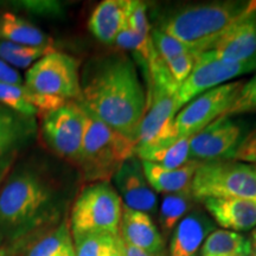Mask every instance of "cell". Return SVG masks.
<instances>
[{
	"label": "cell",
	"instance_id": "obj_14",
	"mask_svg": "<svg viewBox=\"0 0 256 256\" xmlns=\"http://www.w3.org/2000/svg\"><path fill=\"white\" fill-rule=\"evenodd\" d=\"M113 182L124 206L147 215L156 212L158 196L147 182L139 156H130L114 174Z\"/></svg>",
	"mask_w": 256,
	"mask_h": 256
},
{
	"label": "cell",
	"instance_id": "obj_2",
	"mask_svg": "<svg viewBox=\"0 0 256 256\" xmlns=\"http://www.w3.org/2000/svg\"><path fill=\"white\" fill-rule=\"evenodd\" d=\"M57 191L40 170L24 165L0 190V246L19 248L55 220Z\"/></svg>",
	"mask_w": 256,
	"mask_h": 256
},
{
	"label": "cell",
	"instance_id": "obj_24",
	"mask_svg": "<svg viewBox=\"0 0 256 256\" xmlns=\"http://www.w3.org/2000/svg\"><path fill=\"white\" fill-rule=\"evenodd\" d=\"M196 202L191 188L165 194L159 206V224L162 232L170 235L174 232L177 224L190 212Z\"/></svg>",
	"mask_w": 256,
	"mask_h": 256
},
{
	"label": "cell",
	"instance_id": "obj_18",
	"mask_svg": "<svg viewBox=\"0 0 256 256\" xmlns=\"http://www.w3.org/2000/svg\"><path fill=\"white\" fill-rule=\"evenodd\" d=\"M204 206L212 220L230 232H248L256 226V203L240 198H206Z\"/></svg>",
	"mask_w": 256,
	"mask_h": 256
},
{
	"label": "cell",
	"instance_id": "obj_15",
	"mask_svg": "<svg viewBox=\"0 0 256 256\" xmlns=\"http://www.w3.org/2000/svg\"><path fill=\"white\" fill-rule=\"evenodd\" d=\"M208 51L226 62L256 60V8L236 22Z\"/></svg>",
	"mask_w": 256,
	"mask_h": 256
},
{
	"label": "cell",
	"instance_id": "obj_5",
	"mask_svg": "<svg viewBox=\"0 0 256 256\" xmlns=\"http://www.w3.org/2000/svg\"><path fill=\"white\" fill-rule=\"evenodd\" d=\"M83 110L84 136L76 168L87 183L110 182L120 166L136 154V144Z\"/></svg>",
	"mask_w": 256,
	"mask_h": 256
},
{
	"label": "cell",
	"instance_id": "obj_33",
	"mask_svg": "<svg viewBox=\"0 0 256 256\" xmlns=\"http://www.w3.org/2000/svg\"><path fill=\"white\" fill-rule=\"evenodd\" d=\"M101 256H126L124 241L120 235L108 236Z\"/></svg>",
	"mask_w": 256,
	"mask_h": 256
},
{
	"label": "cell",
	"instance_id": "obj_4",
	"mask_svg": "<svg viewBox=\"0 0 256 256\" xmlns=\"http://www.w3.org/2000/svg\"><path fill=\"white\" fill-rule=\"evenodd\" d=\"M147 78V106L138 130L136 154L146 153L171 145L177 138L174 126L178 114L177 92L179 86L170 74L168 66L159 55L148 68Z\"/></svg>",
	"mask_w": 256,
	"mask_h": 256
},
{
	"label": "cell",
	"instance_id": "obj_28",
	"mask_svg": "<svg viewBox=\"0 0 256 256\" xmlns=\"http://www.w3.org/2000/svg\"><path fill=\"white\" fill-rule=\"evenodd\" d=\"M152 40L156 52H158V55L162 57V60L165 63L176 58V57L184 55V54L194 52L186 44L182 43L177 38L170 36V34L160 31L156 28L152 31Z\"/></svg>",
	"mask_w": 256,
	"mask_h": 256
},
{
	"label": "cell",
	"instance_id": "obj_30",
	"mask_svg": "<svg viewBox=\"0 0 256 256\" xmlns=\"http://www.w3.org/2000/svg\"><path fill=\"white\" fill-rule=\"evenodd\" d=\"M256 112V72L248 82H244L243 87L232 107L226 112V116H236Z\"/></svg>",
	"mask_w": 256,
	"mask_h": 256
},
{
	"label": "cell",
	"instance_id": "obj_1",
	"mask_svg": "<svg viewBox=\"0 0 256 256\" xmlns=\"http://www.w3.org/2000/svg\"><path fill=\"white\" fill-rule=\"evenodd\" d=\"M80 76L78 104L136 144L147 92L134 60L124 52H110L89 60Z\"/></svg>",
	"mask_w": 256,
	"mask_h": 256
},
{
	"label": "cell",
	"instance_id": "obj_38",
	"mask_svg": "<svg viewBox=\"0 0 256 256\" xmlns=\"http://www.w3.org/2000/svg\"><path fill=\"white\" fill-rule=\"evenodd\" d=\"M2 255H4V252H2V250H0V256H2Z\"/></svg>",
	"mask_w": 256,
	"mask_h": 256
},
{
	"label": "cell",
	"instance_id": "obj_12",
	"mask_svg": "<svg viewBox=\"0 0 256 256\" xmlns=\"http://www.w3.org/2000/svg\"><path fill=\"white\" fill-rule=\"evenodd\" d=\"M254 70H256V60L234 63L215 58L209 51L200 54L190 76L178 88L177 102L179 110L204 92L228 83L232 80Z\"/></svg>",
	"mask_w": 256,
	"mask_h": 256
},
{
	"label": "cell",
	"instance_id": "obj_21",
	"mask_svg": "<svg viewBox=\"0 0 256 256\" xmlns=\"http://www.w3.org/2000/svg\"><path fill=\"white\" fill-rule=\"evenodd\" d=\"M0 40L28 46H52V40L46 32L11 12L0 14Z\"/></svg>",
	"mask_w": 256,
	"mask_h": 256
},
{
	"label": "cell",
	"instance_id": "obj_40",
	"mask_svg": "<svg viewBox=\"0 0 256 256\" xmlns=\"http://www.w3.org/2000/svg\"><path fill=\"white\" fill-rule=\"evenodd\" d=\"M72 256H75V254H74V255H72Z\"/></svg>",
	"mask_w": 256,
	"mask_h": 256
},
{
	"label": "cell",
	"instance_id": "obj_27",
	"mask_svg": "<svg viewBox=\"0 0 256 256\" xmlns=\"http://www.w3.org/2000/svg\"><path fill=\"white\" fill-rule=\"evenodd\" d=\"M0 104L26 116H37V110L28 100L25 86L8 84L0 82Z\"/></svg>",
	"mask_w": 256,
	"mask_h": 256
},
{
	"label": "cell",
	"instance_id": "obj_36",
	"mask_svg": "<svg viewBox=\"0 0 256 256\" xmlns=\"http://www.w3.org/2000/svg\"><path fill=\"white\" fill-rule=\"evenodd\" d=\"M250 241H252V246H256V226L254 228V230H252Z\"/></svg>",
	"mask_w": 256,
	"mask_h": 256
},
{
	"label": "cell",
	"instance_id": "obj_16",
	"mask_svg": "<svg viewBox=\"0 0 256 256\" xmlns=\"http://www.w3.org/2000/svg\"><path fill=\"white\" fill-rule=\"evenodd\" d=\"M216 230L215 222L203 211H190L172 232L170 256H200V249L208 236Z\"/></svg>",
	"mask_w": 256,
	"mask_h": 256
},
{
	"label": "cell",
	"instance_id": "obj_11",
	"mask_svg": "<svg viewBox=\"0 0 256 256\" xmlns=\"http://www.w3.org/2000/svg\"><path fill=\"white\" fill-rule=\"evenodd\" d=\"M244 81H232L204 92L185 104L176 115L174 126L177 138L194 136L212 121L226 114L232 107Z\"/></svg>",
	"mask_w": 256,
	"mask_h": 256
},
{
	"label": "cell",
	"instance_id": "obj_23",
	"mask_svg": "<svg viewBox=\"0 0 256 256\" xmlns=\"http://www.w3.org/2000/svg\"><path fill=\"white\" fill-rule=\"evenodd\" d=\"M250 238L226 229L214 230L200 249V256H250Z\"/></svg>",
	"mask_w": 256,
	"mask_h": 256
},
{
	"label": "cell",
	"instance_id": "obj_9",
	"mask_svg": "<svg viewBox=\"0 0 256 256\" xmlns=\"http://www.w3.org/2000/svg\"><path fill=\"white\" fill-rule=\"evenodd\" d=\"M84 136V110L72 101L40 118V136L49 151L78 165Z\"/></svg>",
	"mask_w": 256,
	"mask_h": 256
},
{
	"label": "cell",
	"instance_id": "obj_3",
	"mask_svg": "<svg viewBox=\"0 0 256 256\" xmlns=\"http://www.w3.org/2000/svg\"><path fill=\"white\" fill-rule=\"evenodd\" d=\"M256 8V2L226 0L185 5L162 16L156 28L202 54L211 46L236 22Z\"/></svg>",
	"mask_w": 256,
	"mask_h": 256
},
{
	"label": "cell",
	"instance_id": "obj_13",
	"mask_svg": "<svg viewBox=\"0 0 256 256\" xmlns=\"http://www.w3.org/2000/svg\"><path fill=\"white\" fill-rule=\"evenodd\" d=\"M38 133L36 116H26L0 104V184L8 178L19 154Z\"/></svg>",
	"mask_w": 256,
	"mask_h": 256
},
{
	"label": "cell",
	"instance_id": "obj_6",
	"mask_svg": "<svg viewBox=\"0 0 256 256\" xmlns=\"http://www.w3.org/2000/svg\"><path fill=\"white\" fill-rule=\"evenodd\" d=\"M191 191L200 202L206 198H240L256 203V168L235 159L200 162Z\"/></svg>",
	"mask_w": 256,
	"mask_h": 256
},
{
	"label": "cell",
	"instance_id": "obj_25",
	"mask_svg": "<svg viewBox=\"0 0 256 256\" xmlns=\"http://www.w3.org/2000/svg\"><path fill=\"white\" fill-rule=\"evenodd\" d=\"M54 50L52 46H28L0 40V60L14 69L30 68L32 64Z\"/></svg>",
	"mask_w": 256,
	"mask_h": 256
},
{
	"label": "cell",
	"instance_id": "obj_22",
	"mask_svg": "<svg viewBox=\"0 0 256 256\" xmlns=\"http://www.w3.org/2000/svg\"><path fill=\"white\" fill-rule=\"evenodd\" d=\"M74 254L70 226L66 220H63L58 226L26 243L22 256H72Z\"/></svg>",
	"mask_w": 256,
	"mask_h": 256
},
{
	"label": "cell",
	"instance_id": "obj_26",
	"mask_svg": "<svg viewBox=\"0 0 256 256\" xmlns=\"http://www.w3.org/2000/svg\"><path fill=\"white\" fill-rule=\"evenodd\" d=\"M190 136L179 138L171 145L146 153L140 159L166 168H179L190 160Z\"/></svg>",
	"mask_w": 256,
	"mask_h": 256
},
{
	"label": "cell",
	"instance_id": "obj_19",
	"mask_svg": "<svg viewBox=\"0 0 256 256\" xmlns=\"http://www.w3.org/2000/svg\"><path fill=\"white\" fill-rule=\"evenodd\" d=\"M130 0H104L92 12L88 28L96 40L113 46L127 22Z\"/></svg>",
	"mask_w": 256,
	"mask_h": 256
},
{
	"label": "cell",
	"instance_id": "obj_8",
	"mask_svg": "<svg viewBox=\"0 0 256 256\" xmlns=\"http://www.w3.org/2000/svg\"><path fill=\"white\" fill-rule=\"evenodd\" d=\"M24 86L34 94L55 98L64 104L80 102V62L68 54L51 51L28 68Z\"/></svg>",
	"mask_w": 256,
	"mask_h": 256
},
{
	"label": "cell",
	"instance_id": "obj_17",
	"mask_svg": "<svg viewBox=\"0 0 256 256\" xmlns=\"http://www.w3.org/2000/svg\"><path fill=\"white\" fill-rule=\"evenodd\" d=\"M119 235L124 242L152 255L162 256L164 240L151 216L122 206Z\"/></svg>",
	"mask_w": 256,
	"mask_h": 256
},
{
	"label": "cell",
	"instance_id": "obj_32",
	"mask_svg": "<svg viewBox=\"0 0 256 256\" xmlns=\"http://www.w3.org/2000/svg\"><path fill=\"white\" fill-rule=\"evenodd\" d=\"M234 159L250 165H256V128L248 133Z\"/></svg>",
	"mask_w": 256,
	"mask_h": 256
},
{
	"label": "cell",
	"instance_id": "obj_37",
	"mask_svg": "<svg viewBox=\"0 0 256 256\" xmlns=\"http://www.w3.org/2000/svg\"><path fill=\"white\" fill-rule=\"evenodd\" d=\"M250 256H256V246H252V249Z\"/></svg>",
	"mask_w": 256,
	"mask_h": 256
},
{
	"label": "cell",
	"instance_id": "obj_10",
	"mask_svg": "<svg viewBox=\"0 0 256 256\" xmlns=\"http://www.w3.org/2000/svg\"><path fill=\"white\" fill-rule=\"evenodd\" d=\"M249 132L246 121L222 115L191 136L188 159L198 162L234 159Z\"/></svg>",
	"mask_w": 256,
	"mask_h": 256
},
{
	"label": "cell",
	"instance_id": "obj_7",
	"mask_svg": "<svg viewBox=\"0 0 256 256\" xmlns=\"http://www.w3.org/2000/svg\"><path fill=\"white\" fill-rule=\"evenodd\" d=\"M122 202L110 182L88 183L76 197L70 214V232L119 235Z\"/></svg>",
	"mask_w": 256,
	"mask_h": 256
},
{
	"label": "cell",
	"instance_id": "obj_35",
	"mask_svg": "<svg viewBox=\"0 0 256 256\" xmlns=\"http://www.w3.org/2000/svg\"><path fill=\"white\" fill-rule=\"evenodd\" d=\"M124 252H126V256H156V255L150 254V252L142 250V249L133 247V246L128 244L126 242H124Z\"/></svg>",
	"mask_w": 256,
	"mask_h": 256
},
{
	"label": "cell",
	"instance_id": "obj_39",
	"mask_svg": "<svg viewBox=\"0 0 256 256\" xmlns=\"http://www.w3.org/2000/svg\"><path fill=\"white\" fill-rule=\"evenodd\" d=\"M254 168H256V165H254Z\"/></svg>",
	"mask_w": 256,
	"mask_h": 256
},
{
	"label": "cell",
	"instance_id": "obj_34",
	"mask_svg": "<svg viewBox=\"0 0 256 256\" xmlns=\"http://www.w3.org/2000/svg\"><path fill=\"white\" fill-rule=\"evenodd\" d=\"M0 82L14 86L24 84L23 78H22V75L18 72V70L10 66L8 63H5L2 60H0Z\"/></svg>",
	"mask_w": 256,
	"mask_h": 256
},
{
	"label": "cell",
	"instance_id": "obj_20",
	"mask_svg": "<svg viewBox=\"0 0 256 256\" xmlns=\"http://www.w3.org/2000/svg\"><path fill=\"white\" fill-rule=\"evenodd\" d=\"M142 162L148 184L156 194H164L191 188L194 172L200 164L194 160H188L186 164L179 168H166L145 160Z\"/></svg>",
	"mask_w": 256,
	"mask_h": 256
},
{
	"label": "cell",
	"instance_id": "obj_29",
	"mask_svg": "<svg viewBox=\"0 0 256 256\" xmlns=\"http://www.w3.org/2000/svg\"><path fill=\"white\" fill-rule=\"evenodd\" d=\"M72 246L75 256H101L108 234L83 232L74 234Z\"/></svg>",
	"mask_w": 256,
	"mask_h": 256
},
{
	"label": "cell",
	"instance_id": "obj_31",
	"mask_svg": "<svg viewBox=\"0 0 256 256\" xmlns=\"http://www.w3.org/2000/svg\"><path fill=\"white\" fill-rule=\"evenodd\" d=\"M198 55L200 54L196 52L184 54V55L176 57V58L166 63L170 74L178 86H180L190 76L194 66H196Z\"/></svg>",
	"mask_w": 256,
	"mask_h": 256
}]
</instances>
